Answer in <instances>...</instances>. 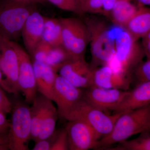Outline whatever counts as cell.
<instances>
[{
	"mask_svg": "<svg viewBox=\"0 0 150 150\" xmlns=\"http://www.w3.org/2000/svg\"><path fill=\"white\" fill-rule=\"evenodd\" d=\"M150 127V104L122 113L110 133L99 140L96 149H105L125 142L134 135L148 131Z\"/></svg>",
	"mask_w": 150,
	"mask_h": 150,
	"instance_id": "1",
	"label": "cell"
},
{
	"mask_svg": "<svg viewBox=\"0 0 150 150\" xmlns=\"http://www.w3.org/2000/svg\"><path fill=\"white\" fill-rule=\"evenodd\" d=\"M84 22L89 33L92 69L109 65L115 54V41L110 37L107 24L93 16L86 18Z\"/></svg>",
	"mask_w": 150,
	"mask_h": 150,
	"instance_id": "2",
	"label": "cell"
},
{
	"mask_svg": "<svg viewBox=\"0 0 150 150\" xmlns=\"http://www.w3.org/2000/svg\"><path fill=\"white\" fill-rule=\"evenodd\" d=\"M145 56L142 45L124 30L115 39V54L108 65L115 71L132 78L134 69Z\"/></svg>",
	"mask_w": 150,
	"mask_h": 150,
	"instance_id": "3",
	"label": "cell"
},
{
	"mask_svg": "<svg viewBox=\"0 0 150 150\" xmlns=\"http://www.w3.org/2000/svg\"><path fill=\"white\" fill-rule=\"evenodd\" d=\"M36 5L6 0L0 4V36L15 41L21 36L26 20Z\"/></svg>",
	"mask_w": 150,
	"mask_h": 150,
	"instance_id": "4",
	"label": "cell"
},
{
	"mask_svg": "<svg viewBox=\"0 0 150 150\" xmlns=\"http://www.w3.org/2000/svg\"><path fill=\"white\" fill-rule=\"evenodd\" d=\"M122 113L108 115L90 104L82 98L65 115L67 121H79L91 127L101 136H106L112 131L114 124Z\"/></svg>",
	"mask_w": 150,
	"mask_h": 150,
	"instance_id": "5",
	"label": "cell"
},
{
	"mask_svg": "<svg viewBox=\"0 0 150 150\" xmlns=\"http://www.w3.org/2000/svg\"><path fill=\"white\" fill-rule=\"evenodd\" d=\"M59 19L62 26V46L72 59L85 58L90 35L84 21L74 17Z\"/></svg>",
	"mask_w": 150,
	"mask_h": 150,
	"instance_id": "6",
	"label": "cell"
},
{
	"mask_svg": "<svg viewBox=\"0 0 150 150\" xmlns=\"http://www.w3.org/2000/svg\"><path fill=\"white\" fill-rule=\"evenodd\" d=\"M8 132L10 150H28L31 139L30 108L27 103L18 101L12 106Z\"/></svg>",
	"mask_w": 150,
	"mask_h": 150,
	"instance_id": "7",
	"label": "cell"
},
{
	"mask_svg": "<svg viewBox=\"0 0 150 150\" xmlns=\"http://www.w3.org/2000/svg\"><path fill=\"white\" fill-rule=\"evenodd\" d=\"M12 45L18 58L19 89L24 96L25 101L28 104L32 103L38 92L32 60L28 53L18 43L12 41Z\"/></svg>",
	"mask_w": 150,
	"mask_h": 150,
	"instance_id": "8",
	"label": "cell"
},
{
	"mask_svg": "<svg viewBox=\"0 0 150 150\" xmlns=\"http://www.w3.org/2000/svg\"><path fill=\"white\" fill-rule=\"evenodd\" d=\"M67 131L69 150H88L96 149L101 136L86 123L79 121H68Z\"/></svg>",
	"mask_w": 150,
	"mask_h": 150,
	"instance_id": "9",
	"label": "cell"
},
{
	"mask_svg": "<svg viewBox=\"0 0 150 150\" xmlns=\"http://www.w3.org/2000/svg\"><path fill=\"white\" fill-rule=\"evenodd\" d=\"M93 72L94 69L85 58L69 59L58 71V74L81 89L88 88L93 86Z\"/></svg>",
	"mask_w": 150,
	"mask_h": 150,
	"instance_id": "10",
	"label": "cell"
},
{
	"mask_svg": "<svg viewBox=\"0 0 150 150\" xmlns=\"http://www.w3.org/2000/svg\"><path fill=\"white\" fill-rule=\"evenodd\" d=\"M84 91L82 98L90 104L105 112L113 111L129 93L128 91L92 86Z\"/></svg>",
	"mask_w": 150,
	"mask_h": 150,
	"instance_id": "11",
	"label": "cell"
},
{
	"mask_svg": "<svg viewBox=\"0 0 150 150\" xmlns=\"http://www.w3.org/2000/svg\"><path fill=\"white\" fill-rule=\"evenodd\" d=\"M0 67L12 93L18 94L19 89L18 61L12 41L0 36Z\"/></svg>",
	"mask_w": 150,
	"mask_h": 150,
	"instance_id": "12",
	"label": "cell"
},
{
	"mask_svg": "<svg viewBox=\"0 0 150 150\" xmlns=\"http://www.w3.org/2000/svg\"><path fill=\"white\" fill-rule=\"evenodd\" d=\"M83 89L72 84L59 74L56 77L53 91V102L57 105L59 117H64L73 105L82 98Z\"/></svg>",
	"mask_w": 150,
	"mask_h": 150,
	"instance_id": "13",
	"label": "cell"
},
{
	"mask_svg": "<svg viewBox=\"0 0 150 150\" xmlns=\"http://www.w3.org/2000/svg\"><path fill=\"white\" fill-rule=\"evenodd\" d=\"M131 79V77L115 71L109 65L94 69L93 86L98 87L127 91Z\"/></svg>",
	"mask_w": 150,
	"mask_h": 150,
	"instance_id": "14",
	"label": "cell"
},
{
	"mask_svg": "<svg viewBox=\"0 0 150 150\" xmlns=\"http://www.w3.org/2000/svg\"><path fill=\"white\" fill-rule=\"evenodd\" d=\"M44 21V16L35 10L28 17L22 30L25 47L30 56L42 40Z\"/></svg>",
	"mask_w": 150,
	"mask_h": 150,
	"instance_id": "15",
	"label": "cell"
},
{
	"mask_svg": "<svg viewBox=\"0 0 150 150\" xmlns=\"http://www.w3.org/2000/svg\"><path fill=\"white\" fill-rule=\"evenodd\" d=\"M150 104V82L138 84L124 98L113 113L124 112L145 107Z\"/></svg>",
	"mask_w": 150,
	"mask_h": 150,
	"instance_id": "16",
	"label": "cell"
},
{
	"mask_svg": "<svg viewBox=\"0 0 150 150\" xmlns=\"http://www.w3.org/2000/svg\"><path fill=\"white\" fill-rule=\"evenodd\" d=\"M32 61L38 92L53 101L54 83L58 73L46 64Z\"/></svg>",
	"mask_w": 150,
	"mask_h": 150,
	"instance_id": "17",
	"label": "cell"
},
{
	"mask_svg": "<svg viewBox=\"0 0 150 150\" xmlns=\"http://www.w3.org/2000/svg\"><path fill=\"white\" fill-rule=\"evenodd\" d=\"M138 6L137 11L124 29L137 40L150 31V7Z\"/></svg>",
	"mask_w": 150,
	"mask_h": 150,
	"instance_id": "18",
	"label": "cell"
},
{
	"mask_svg": "<svg viewBox=\"0 0 150 150\" xmlns=\"http://www.w3.org/2000/svg\"><path fill=\"white\" fill-rule=\"evenodd\" d=\"M132 0H119L113 6L108 18L116 26L125 28L138 10Z\"/></svg>",
	"mask_w": 150,
	"mask_h": 150,
	"instance_id": "19",
	"label": "cell"
},
{
	"mask_svg": "<svg viewBox=\"0 0 150 150\" xmlns=\"http://www.w3.org/2000/svg\"><path fill=\"white\" fill-rule=\"evenodd\" d=\"M51 100L42 95L36 97L30 108L31 121V139L35 142L41 128L45 112Z\"/></svg>",
	"mask_w": 150,
	"mask_h": 150,
	"instance_id": "20",
	"label": "cell"
},
{
	"mask_svg": "<svg viewBox=\"0 0 150 150\" xmlns=\"http://www.w3.org/2000/svg\"><path fill=\"white\" fill-rule=\"evenodd\" d=\"M42 40L52 46L62 45V26L59 18L44 17Z\"/></svg>",
	"mask_w": 150,
	"mask_h": 150,
	"instance_id": "21",
	"label": "cell"
},
{
	"mask_svg": "<svg viewBox=\"0 0 150 150\" xmlns=\"http://www.w3.org/2000/svg\"><path fill=\"white\" fill-rule=\"evenodd\" d=\"M51 100L45 112L41 128L35 142L39 140L48 139L51 137L55 132L56 122L59 116L57 108L55 107Z\"/></svg>",
	"mask_w": 150,
	"mask_h": 150,
	"instance_id": "22",
	"label": "cell"
},
{
	"mask_svg": "<svg viewBox=\"0 0 150 150\" xmlns=\"http://www.w3.org/2000/svg\"><path fill=\"white\" fill-rule=\"evenodd\" d=\"M106 150H150V134H143L134 139L119 143L117 146Z\"/></svg>",
	"mask_w": 150,
	"mask_h": 150,
	"instance_id": "23",
	"label": "cell"
},
{
	"mask_svg": "<svg viewBox=\"0 0 150 150\" xmlns=\"http://www.w3.org/2000/svg\"><path fill=\"white\" fill-rule=\"evenodd\" d=\"M79 15L84 14L101 15L103 0H76Z\"/></svg>",
	"mask_w": 150,
	"mask_h": 150,
	"instance_id": "24",
	"label": "cell"
},
{
	"mask_svg": "<svg viewBox=\"0 0 150 150\" xmlns=\"http://www.w3.org/2000/svg\"><path fill=\"white\" fill-rule=\"evenodd\" d=\"M133 76L138 84L150 82V59L141 62L134 69Z\"/></svg>",
	"mask_w": 150,
	"mask_h": 150,
	"instance_id": "25",
	"label": "cell"
},
{
	"mask_svg": "<svg viewBox=\"0 0 150 150\" xmlns=\"http://www.w3.org/2000/svg\"><path fill=\"white\" fill-rule=\"evenodd\" d=\"M69 150L68 135L65 128L56 131V136L51 150Z\"/></svg>",
	"mask_w": 150,
	"mask_h": 150,
	"instance_id": "26",
	"label": "cell"
},
{
	"mask_svg": "<svg viewBox=\"0 0 150 150\" xmlns=\"http://www.w3.org/2000/svg\"><path fill=\"white\" fill-rule=\"evenodd\" d=\"M63 10L72 12L79 15L76 0H46Z\"/></svg>",
	"mask_w": 150,
	"mask_h": 150,
	"instance_id": "27",
	"label": "cell"
},
{
	"mask_svg": "<svg viewBox=\"0 0 150 150\" xmlns=\"http://www.w3.org/2000/svg\"><path fill=\"white\" fill-rule=\"evenodd\" d=\"M5 92L0 87V112L6 114L11 112L13 105L6 95Z\"/></svg>",
	"mask_w": 150,
	"mask_h": 150,
	"instance_id": "28",
	"label": "cell"
},
{
	"mask_svg": "<svg viewBox=\"0 0 150 150\" xmlns=\"http://www.w3.org/2000/svg\"><path fill=\"white\" fill-rule=\"evenodd\" d=\"M56 136V131L51 137L48 139L39 140L35 142L33 150H51Z\"/></svg>",
	"mask_w": 150,
	"mask_h": 150,
	"instance_id": "29",
	"label": "cell"
},
{
	"mask_svg": "<svg viewBox=\"0 0 150 150\" xmlns=\"http://www.w3.org/2000/svg\"><path fill=\"white\" fill-rule=\"evenodd\" d=\"M119 0H103L101 15L108 18L113 6Z\"/></svg>",
	"mask_w": 150,
	"mask_h": 150,
	"instance_id": "30",
	"label": "cell"
},
{
	"mask_svg": "<svg viewBox=\"0 0 150 150\" xmlns=\"http://www.w3.org/2000/svg\"><path fill=\"white\" fill-rule=\"evenodd\" d=\"M6 114L0 112V134L8 133L10 127V122L6 117Z\"/></svg>",
	"mask_w": 150,
	"mask_h": 150,
	"instance_id": "31",
	"label": "cell"
},
{
	"mask_svg": "<svg viewBox=\"0 0 150 150\" xmlns=\"http://www.w3.org/2000/svg\"><path fill=\"white\" fill-rule=\"evenodd\" d=\"M10 150L8 133L0 134V150Z\"/></svg>",
	"mask_w": 150,
	"mask_h": 150,
	"instance_id": "32",
	"label": "cell"
},
{
	"mask_svg": "<svg viewBox=\"0 0 150 150\" xmlns=\"http://www.w3.org/2000/svg\"><path fill=\"white\" fill-rule=\"evenodd\" d=\"M0 87H1L6 92L12 93L11 88H10L6 81L4 77L2 72L1 69V67H0Z\"/></svg>",
	"mask_w": 150,
	"mask_h": 150,
	"instance_id": "33",
	"label": "cell"
},
{
	"mask_svg": "<svg viewBox=\"0 0 150 150\" xmlns=\"http://www.w3.org/2000/svg\"><path fill=\"white\" fill-rule=\"evenodd\" d=\"M13 1L18 2L24 3V4L34 5H36L37 4H44L47 2L46 0H13Z\"/></svg>",
	"mask_w": 150,
	"mask_h": 150,
	"instance_id": "34",
	"label": "cell"
},
{
	"mask_svg": "<svg viewBox=\"0 0 150 150\" xmlns=\"http://www.w3.org/2000/svg\"><path fill=\"white\" fill-rule=\"evenodd\" d=\"M138 5L143 6H150V0H136Z\"/></svg>",
	"mask_w": 150,
	"mask_h": 150,
	"instance_id": "35",
	"label": "cell"
},
{
	"mask_svg": "<svg viewBox=\"0 0 150 150\" xmlns=\"http://www.w3.org/2000/svg\"><path fill=\"white\" fill-rule=\"evenodd\" d=\"M149 131H150V127L149 129Z\"/></svg>",
	"mask_w": 150,
	"mask_h": 150,
	"instance_id": "36",
	"label": "cell"
},
{
	"mask_svg": "<svg viewBox=\"0 0 150 150\" xmlns=\"http://www.w3.org/2000/svg\"></svg>",
	"mask_w": 150,
	"mask_h": 150,
	"instance_id": "37",
	"label": "cell"
}]
</instances>
